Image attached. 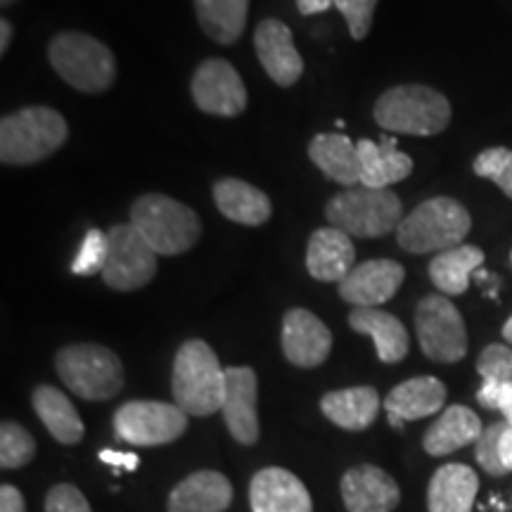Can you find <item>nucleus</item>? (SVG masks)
<instances>
[{
  "label": "nucleus",
  "mask_w": 512,
  "mask_h": 512,
  "mask_svg": "<svg viewBox=\"0 0 512 512\" xmlns=\"http://www.w3.org/2000/svg\"><path fill=\"white\" fill-rule=\"evenodd\" d=\"M171 392L176 406L188 415L209 418L221 411L226 394V368L204 339H188L174 358Z\"/></svg>",
  "instance_id": "nucleus-1"
},
{
  "label": "nucleus",
  "mask_w": 512,
  "mask_h": 512,
  "mask_svg": "<svg viewBox=\"0 0 512 512\" xmlns=\"http://www.w3.org/2000/svg\"><path fill=\"white\" fill-rule=\"evenodd\" d=\"M69 126L53 107H24L0 121V162L27 166L48 159L67 143Z\"/></svg>",
  "instance_id": "nucleus-2"
},
{
  "label": "nucleus",
  "mask_w": 512,
  "mask_h": 512,
  "mask_svg": "<svg viewBox=\"0 0 512 512\" xmlns=\"http://www.w3.org/2000/svg\"><path fill=\"white\" fill-rule=\"evenodd\" d=\"M133 228L159 256H176L197 245L202 235L200 216L188 204L166 195H143L133 202Z\"/></svg>",
  "instance_id": "nucleus-3"
},
{
  "label": "nucleus",
  "mask_w": 512,
  "mask_h": 512,
  "mask_svg": "<svg viewBox=\"0 0 512 512\" xmlns=\"http://www.w3.org/2000/svg\"><path fill=\"white\" fill-rule=\"evenodd\" d=\"M373 114L384 131L427 138L451 124V102L430 86H396L377 98Z\"/></svg>",
  "instance_id": "nucleus-4"
},
{
  "label": "nucleus",
  "mask_w": 512,
  "mask_h": 512,
  "mask_svg": "<svg viewBox=\"0 0 512 512\" xmlns=\"http://www.w3.org/2000/svg\"><path fill=\"white\" fill-rule=\"evenodd\" d=\"M472 230L470 211L451 197H434L415 207L396 228V242L411 254L446 252L463 245Z\"/></svg>",
  "instance_id": "nucleus-5"
},
{
  "label": "nucleus",
  "mask_w": 512,
  "mask_h": 512,
  "mask_svg": "<svg viewBox=\"0 0 512 512\" xmlns=\"http://www.w3.org/2000/svg\"><path fill=\"white\" fill-rule=\"evenodd\" d=\"M48 60L69 86L81 93H105L117 79V60L98 38L62 31L48 46Z\"/></svg>",
  "instance_id": "nucleus-6"
},
{
  "label": "nucleus",
  "mask_w": 512,
  "mask_h": 512,
  "mask_svg": "<svg viewBox=\"0 0 512 512\" xmlns=\"http://www.w3.org/2000/svg\"><path fill=\"white\" fill-rule=\"evenodd\" d=\"M330 226L351 238H382L401 226L403 204L392 188L373 190L366 185L342 190L325 207Z\"/></svg>",
  "instance_id": "nucleus-7"
},
{
  "label": "nucleus",
  "mask_w": 512,
  "mask_h": 512,
  "mask_svg": "<svg viewBox=\"0 0 512 512\" xmlns=\"http://www.w3.org/2000/svg\"><path fill=\"white\" fill-rule=\"evenodd\" d=\"M55 370L69 392L86 401H110L124 389V366L102 344H69L57 351Z\"/></svg>",
  "instance_id": "nucleus-8"
},
{
  "label": "nucleus",
  "mask_w": 512,
  "mask_h": 512,
  "mask_svg": "<svg viewBox=\"0 0 512 512\" xmlns=\"http://www.w3.org/2000/svg\"><path fill=\"white\" fill-rule=\"evenodd\" d=\"M415 335L434 363H458L467 354L465 320L444 294H430L415 309Z\"/></svg>",
  "instance_id": "nucleus-9"
},
{
  "label": "nucleus",
  "mask_w": 512,
  "mask_h": 512,
  "mask_svg": "<svg viewBox=\"0 0 512 512\" xmlns=\"http://www.w3.org/2000/svg\"><path fill=\"white\" fill-rule=\"evenodd\" d=\"M188 413L176 403L128 401L114 413V432L133 446H164L183 437Z\"/></svg>",
  "instance_id": "nucleus-10"
},
{
  "label": "nucleus",
  "mask_w": 512,
  "mask_h": 512,
  "mask_svg": "<svg viewBox=\"0 0 512 512\" xmlns=\"http://www.w3.org/2000/svg\"><path fill=\"white\" fill-rule=\"evenodd\" d=\"M110 254L102 268V280L117 292H133L150 285L157 275V252L133 228V223H119L107 233Z\"/></svg>",
  "instance_id": "nucleus-11"
},
{
  "label": "nucleus",
  "mask_w": 512,
  "mask_h": 512,
  "mask_svg": "<svg viewBox=\"0 0 512 512\" xmlns=\"http://www.w3.org/2000/svg\"><path fill=\"white\" fill-rule=\"evenodd\" d=\"M195 105L214 117H238L247 110V88L228 60L211 57L195 69L190 83Z\"/></svg>",
  "instance_id": "nucleus-12"
},
{
  "label": "nucleus",
  "mask_w": 512,
  "mask_h": 512,
  "mask_svg": "<svg viewBox=\"0 0 512 512\" xmlns=\"http://www.w3.org/2000/svg\"><path fill=\"white\" fill-rule=\"evenodd\" d=\"M403 278H406V271L399 261H366V264L354 266V271L339 283V297L356 309H377L399 292Z\"/></svg>",
  "instance_id": "nucleus-13"
},
{
  "label": "nucleus",
  "mask_w": 512,
  "mask_h": 512,
  "mask_svg": "<svg viewBox=\"0 0 512 512\" xmlns=\"http://www.w3.org/2000/svg\"><path fill=\"white\" fill-rule=\"evenodd\" d=\"M256 396H259V380L252 368H226V394H223L221 413L228 432L242 446H252L259 441Z\"/></svg>",
  "instance_id": "nucleus-14"
},
{
  "label": "nucleus",
  "mask_w": 512,
  "mask_h": 512,
  "mask_svg": "<svg viewBox=\"0 0 512 512\" xmlns=\"http://www.w3.org/2000/svg\"><path fill=\"white\" fill-rule=\"evenodd\" d=\"M254 48L261 67L280 88H290L302 79L304 60L285 22L275 17L264 19L254 31Z\"/></svg>",
  "instance_id": "nucleus-15"
},
{
  "label": "nucleus",
  "mask_w": 512,
  "mask_h": 512,
  "mask_svg": "<svg viewBox=\"0 0 512 512\" xmlns=\"http://www.w3.org/2000/svg\"><path fill=\"white\" fill-rule=\"evenodd\" d=\"M283 354L297 368H318L332 351V332L306 309H292L283 318Z\"/></svg>",
  "instance_id": "nucleus-16"
},
{
  "label": "nucleus",
  "mask_w": 512,
  "mask_h": 512,
  "mask_svg": "<svg viewBox=\"0 0 512 512\" xmlns=\"http://www.w3.org/2000/svg\"><path fill=\"white\" fill-rule=\"evenodd\" d=\"M252 512H313L302 479L285 467H264L249 484Z\"/></svg>",
  "instance_id": "nucleus-17"
},
{
  "label": "nucleus",
  "mask_w": 512,
  "mask_h": 512,
  "mask_svg": "<svg viewBox=\"0 0 512 512\" xmlns=\"http://www.w3.org/2000/svg\"><path fill=\"white\" fill-rule=\"evenodd\" d=\"M339 491L349 512H392L401 501L399 484L377 465L351 467Z\"/></svg>",
  "instance_id": "nucleus-18"
},
{
  "label": "nucleus",
  "mask_w": 512,
  "mask_h": 512,
  "mask_svg": "<svg viewBox=\"0 0 512 512\" xmlns=\"http://www.w3.org/2000/svg\"><path fill=\"white\" fill-rule=\"evenodd\" d=\"M446 403V384L432 375H420L413 380L396 384L384 399V408L389 413V422L401 430L403 422L430 418L439 413Z\"/></svg>",
  "instance_id": "nucleus-19"
},
{
  "label": "nucleus",
  "mask_w": 512,
  "mask_h": 512,
  "mask_svg": "<svg viewBox=\"0 0 512 512\" xmlns=\"http://www.w3.org/2000/svg\"><path fill=\"white\" fill-rule=\"evenodd\" d=\"M356 247L351 235L335 226L318 228L306 247V268L320 283H342L354 271Z\"/></svg>",
  "instance_id": "nucleus-20"
},
{
  "label": "nucleus",
  "mask_w": 512,
  "mask_h": 512,
  "mask_svg": "<svg viewBox=\"0 0 512 512\" xmlns=\"http://www.w3.org/2000/svg\"><path fill=\"white\" fill-rule=\"evenodd\" d=\"M233 503V484L216 470L192 472L169 494V512H226Z\"/></svg>",
  "instance_id": "nucleus-21"
},
{
  "label": "nucleus",
  "mask_w": 512,
  "mask_h": 512,
  "mask_svg": "<svg viewBox=\"0 0 512 512\" xmlns=\"http://www.w3.org/2000/svg\"><path fill=\"white\" fill-rule=\"evenodd\" d=\"M356 145L361 157V185L366 188L387 190L413 174V159L396 147L399 143L394 138L384 136L380 143L363 138Z\"/></svg>",
  "instance_id": "nucleus-22"
},
{
  "label": "nucleus",
  "mask_w": 512,
  "mask_h": 512,
  "mask_svg": "<svg viewBox=\"0 0 512 512\" xmlns=\"http://www.w3.org/2000/svg\"><path fill=\"white\" fill-rule=\"evenodd\" d=\"M479 491V477L472 467L448 463L434 472L427 489L430 512H472Z\"/></svg>",
  "instance_id": "nucleus-23"
},
{
  "label": "nucleus",
  "mask_w": 512,
  "mask_h": 512,
  "mask_svg": "<svg viewBox=\"0 0 512 512\" xmlns=\"http://www.w3.org/2000/svg\"><path fill=\"white\" fill-rule=\"evenodd\" d=\"M214 202L228 221L240 226H264L271 219V200L264 190L240 178H221L214 183Z\"/></svg>",
  "instance_id": "nucleus-24"
},
{
  "label": "nucleus",
  "mask_w": 512,
  "mask_h": 512,
  "mask_svg": "<svg viewBox=\"0 0 512 512\" xmlns=\"http://www.w3.org/2000/svg\"><path fill=\"white\" fill-rule=\"evenodd\" d=\"M484 427L475 411L467 406H448L444 413L434 420V425L425 432L422 446L434 458L456 453L467 444H477Z\"/></svg>",
  "instance_id": "nucleus-25"
},
{
  "label": "nucleus",
  "mask_w": 512,
  "mask_h": 512,
  "mask_svg": "<svg viewBox=\"0 0 512 512\" xmlns=\"http://www.w3.org/2000/svg\"><path fill=\"white\" fill-rule=\"evenodd\" d=\"M380 394L375 387H351L328 392L320 399V411L337 427L349 432H363L373 425L380 413Z\"/></svg>",
  "instance_id": "nucleus-26"
},
{
  "label": "nucleus",
  "mask_w": 512,
  "mask_h": 512,
  "mask_svg": "<svg viewBox=\"0 0 512 512\" xmlns=\"http://www.w3.org/2000/svg\"><path fill=\"white\" fill-rule=\"evenodd\" d=\"M311 162L323 171L330 181L356 188L361 183V157L358 145L342 133H320L309 143Z\"/></svg>",
  "instance_id": "nucleus-27"
},
{
  "label": "nucleus",
  "mask_w": 512,
  "mask_h": 512,
  "mask_svg": "<svg viewBox=\"0 0 512 512\" xmlns=\"http://www.w3.org/2000/svg\"><path fill=\"white\" fill-rule=\"evenodd\" d=\"M351 330L368 335L375 342L377 358L382 363H399L406 358L411 342L403 323L392 313L380 309H354L349 316Z\"/></svg>",
  "instance_id": "nucleus-28"
},
{
  "label": "nucleus",
  "mask_w": 512,
  "mask_h": 512,
  "mask_svg": "<svg viewBox=\"0 0 512 512\" xmlns=\"http://www.w3.org/2000/svg\"><path fill=\"white\" fill-rule=\"evenodd\" d=\"M31 403H34L36 415L46 425V430L53 434L55 441H60L64 446H74L83 439L86 427L79 418V411L60 389L41 384L31 394Z\"/></svg>",
  "instance_id": "nucleus-29"
},
{
  "label": "nucleus",
  "mask_w": 512,
  "mask_h": 512,
  "mask_svg": "<svg viewBox=\"0 0 512 512\" xmlns=\"http://www.w3.org/2000/svg\"><path fill=\"white\" fill-rule=\"evenodd\" d=\"M484 264V252L475 245H458L439 252L430 264V278L444 297H458L470 287V280Z\"/></svg>",
  "instance_id": "nucleus-30"
},
{
  "label": "nucleus",
  "mask_w": 512,
  "mask_h": 512,
  "mask_svg": "<svg viewBox=\"0 0 512 512\" xmlns=\"http://www.w3.org/2000/svg\"><path fill=\"white\" fill-rule=\"evenodd\" d=\"M200 27L211 41L230 46L247 27L249 0H192Z\"/></svg>",
  "instance_id": "nucleus-31"
},
{
  "label": "nucleus",
  "mask_w": 512,
  "mask_h": 512,
  "mask_svg": "<svg viewBox=\"0 0 512 512\" xmlns=\"http://www.w3.org/2000/svg\"><path fill=\"white\" fill-rule=\"evenodd\" d=\"M36 456V441L17 422L5 420L0 425V467L3 470H17L29 465Z\"/></svg>",
  "instance_id": "nucleus-32"
},
{
  "label": "nucleus",
  "mask_w": 512,
  "mask_h": 512,
  "mask_svg": "<svg viewBox=\"0 0 512 512\" xmlns=\"http://www.w3.org/2000/svg\"><path fill=\"white\" fill-rule=\"evenodd\" d=\"M472 171L479 178H489L512 200V150L508 147H489L479 152Z\"/></svg>",
  "instance_id": "nucleus-33"
},
{
  "label": "nucleus",
  "mask_w": 512,
  "mask_h": 512,
  "mask_svg": "<svg viewBox=\"0 0 512 512\" xmlns=\"http://www.w3.org/2000/svg\"><path fill=\"white\" fill-rule=\"evenodd\" d=\"M107 254H110V238L98 228H91L86 238L81 240L79 252H76L72 261L74 275H93L102 273L107 264Z\"/></svg>",
  "instance_id": "nucleus-34"
},
{
  "label": "nucleus",
  "mask_w": 512,
  "mask_h": 512,
  "mask_svg": "<svg viewBox=\"0 0 512 512\" xmlns=\"http://www.w3.org/2000/svg\"><path fill=\"white\" fill-rule=\"evenodd\" d=\"M508 430V422H494L482 432V437L475 444V458L486 475L503 477L508 475V467L503 465L501 458V439L503 432Z\"/></svg>",
  "instance_id": "nucleus-35"
},
{
  "label": "nucleus",
  "mask_w": 512,
  "mask_h": 512,
  "mask_svg": "<svg viewBox=\"0 0 512 512\" xmlns=\"http://www.w3.org/2000/svg\"><path fill=\"white\" fill-rule=\"evenodd\" d=\"M477 373L484 382H512V349L505 344H489L477 358Z\"/></svg>",
  "instance_id": "nucleus-36"
},
{
  "label": "nucleus",
  "mask_w": 512,
  "mask_h": 512,
  "mask_svg": "<svg viewBox=\"0 0 512 512\" xmlns=\"http://www.w3.org/2000/svg\"><path fill=\"white\" fill-rule=\"evenodd\" d=\"M335 8L347 19L349 34L354 41H363L370 34L377 0H335Z\"/></svg>",
  "instance_id": "nucleus-37"
},
{
  "label": "nucleus",
  "mask_w": 512,
  "mask_h": 512,
  "mask_svg": "<svg viewBox=\"0 0 512 512\" xmlns=\"http://www.w3.org/2000/svg\"><path fill=\"white\" fill-rule=\"evenodd\" d=\"M46 512H93L74 484H57L46 496Z\"/></svg>",
  "instance_id": "nucleus-38"
},
{
  "label": "nucleus",
  "mask_w": 512,
  "mask_h": 512,
  "mask_svg": "<svg viewBox=\"0 0 512 512\" xmlns=\"http://www.w3.org/2000/svg\"><path fill=\"white\" fill-rule=\"evenodd\" d=\"M477 401L489 411H498L505 415V422L512 427V382L489 384L484 382L477 392Z\"/></svg>",
  "instance_id": "nucleus-39"
},
{
  "label": "nucleus",
  "mask_w": 512,
  "mask_h": 512,
  "mask_svg": "<svg viewBox=\"0 0 512 512\" xmlns=\"http://www.w3.org/2000/svg\"><path fill=\"white\" fill-rule=\"evenodd\" d=\"M0 512H27L24 496L17 486L12 484L0 486Z\"/></svg>",
  "instance_id": "nucleus-40"
},
{
  "label": "nucleus",
  "mask_w": 512,
  "mask_h": 512,
  "mask_svg": "<svg viewBox=\"0 0 512 512\" xmlns=\"http://www.w3.org/2000/svg\"><path fill=\"white\" fill-rule=\"evenodd\" d=\"M100 460L102 463H110L114 467H119V470H124V472H133L138 467L136 453H121V451H112V448H102Z\"/></svg>",
  "instance_id": "nucleus-41"
},
{
  "label": "nucleus",
  "mask_w": 512,
  "mask_h": 512,
  "mask_svg": "<svg viewBox=\"0 0 512 512\" xmlns=\"http://www.w3.org/2000/svg\"><path fill=\"white\" fill-rule=\"evenodd\" d=\"M335 5V0H297V8L302 15H320V12L330 10Z\"/></svg>",
  "instance_id": "nucleus-42"
},
{
  "label": "nucleus",
  "mask_w": 512,
  "mask_h": 512,
  "mask_svg": "<svg viewBox=\"0 0 512 512\" xmlns=\"http://www.w3.org/2000/svg\"><path fill=\"white\" fill-rule=\"evenodd\" d=\"M501 458H503V465L508 467V472H512V427L508 425V430L503 432V439H501Z\"/></svg>",
  "instance_id": "nucleus-43"
},
{
  "label": "nucleus",
  "mask_w": 512,
  "mask_h": 512,
  "mask_svg": "<svg viewBox=\"0 0 512 512\" xmlns=\"http://www.w3.org/2000/svg\"><path fill=\"white\" fill-rule=\"evenodd\" d=\"M12 41V24L8 19H0V55L8 53Z\"/></svg>",
  "instance_id": "nucleus-44"
},
{
  "label": "nucleus",
  "mask_w": 512,
  "mask_h": 512,
  "mask_svg": "<svg viewBox=\"0 0 512 512\" xmlns=\"http://www.w3.org/2000/svg\"><path fill=\"white\" fill-rule=\"evenodd\" d=\"M503 337H505V342L508 344H512V316L505 320V325H503Z\"/></svg>",
  "instance_id": "nucleus-45"
},
{
  "label": "nucleus",
  "mask_w": 512,
  "mask_h": 512,
  "mask_svg": "<svg viewBox=\"0 0 512 512\" xmlns=\"http://www.w3.org/2000/svg\"><path fill=\"white\" fill-rule=\"evenodd\" d=\"M17 0H0V5H3V8H10V5H15Z\"/></svg>",
  "instance_id": "nucleus-46"
},
{
  "label": "nucleus",
  "mask_w": 512,
  "mask_h": 512,
  "mask_svg": "<svg viewBox=\"0 0 512 512\" xmlns=\"http://www.w3.org/2000/svg\"><path fill=\"white\" fill-rule=\"evenodd\" d=\"M510 261H512V254H510Z\"/></svg>",
  "instance_id": "nucleus-47"
}]
</instances>
